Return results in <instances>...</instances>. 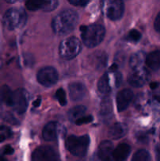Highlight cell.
I'll return each mask as SVG.
<instances>
[{
    "label": "cell",
    "instance_id": "cell-1",
    "mask_svg": "<svg viewBox=\"0 0 160 161\" xmlns=\"http://www.w3.org/2000/svg\"><path fill=\"white\" fill-rule=\"evenodd\" d=\"M78 22V15L75 10L61 11L52 20V28L55 34L65 36L72 32Z\"/></svg>",
    "mask_w": 160,
    "mask_h": 161
},
{
    "label": "cell",
    "instance_id": "cell-2",
    "mask_svg": "<svg viewBox=\"0 0 160 161\" xmlns=\"http://www.w3.org/2000/svg\"><path fill=\"white\" fill-rule=\"evenodd\" d=\"M83 42L89 48L98 46L103 41L105 36V28L101 25L93 24L90 25H82L80 27Z\"/></svg>",
    "mask_w": 160,
    "mask_h": 161
},
{
    "label": "cell",
    "instance_id": "cell-3",
    "mask_svg": "<svg viewBox=\"0 0 160 161\" xmlns=\"http://www.w3.org/2000/svg\"><path fill=\"white\" fill-rule=\"evenodd\" d=\"M27 21V14L21 8H11L5 13L3 24L9 31L18 29L24 26Z\"/></svg>",
    "mask_w": 160,
    "mask_h": 161
},
{
    "label": "cell",
    "instance_id": "cell-4",
    "mask_svg": "<svg viewBox=\"0 0 160 161\" xmlns=\"http://www.w3.org/2000/svg\"><path fill=\"white\" fill-rule=\"evenodd\" d=\"M89 145V138L88 135L75 136L71 135L66 141V148L75 157H83L87 153Z\"/></svg>",
    "mask_w": 160,
    "mask_h": 161
},
{
    "label": "cell",
    "instance_id": "cell-5",
    "mask_svg": "<svg viewBox=\"0 0 160 161\" xmlns=\"http://www.w3.org/2000/svg\"><path fill=\"white\" fill-rule=\"evenodd\" d=\"M82 50V42L76 37H68L60 43L59 54L65 60L75 58Z\"/></svg>",
    "mask_w": 160,
    "mask_h": 161
},
{
    "label": "cell",
    "instance_id": "cell-6",
    "mask_svg": "<svg viewBox=\"0 0 160 161\" xmlns=\"http://www.w3.org/2000/svg\"><path fill=\"white\" fill-rule=\"evenodd\" d=\"M101 9L103 14L110 20H119L124 13L123 0H103Z\"/></svg>",
    "mask_w": 160,
    "mask_h": 161
},
{
    "label": "cell",
    "instance_id": "cell-7",
    "mask_svg": "<svg viewBox=\"0 0 160 161\" xmlns=\"http://www.w3.org/2000/svg\"><path fill=\"white\" fill-rule=\"evenodd\" d=\"M29 97V94L23 88L16 90L15 91H13L11 107L18 114H23L28 108Z\"/></svg>",
    "mask_w": 160,
    "mask_h": 161
},
{
    "label": "cell",
    "instance_id": "cell-8",
    "mask_svg": "<svg viewBox=\"0 0 160 161\" xmlns=\"http://www.w3.org/2000/svg\"><path fill=\"white\" fill-rule=\"evenodd\" d=\"M37 80L42 86L50 87L57 82L58 72L53 67L42 68L38 72Z\"/></svg>",
    "mask_w": 160,
    "mask_h": 161
},
{
    "label": "cell",
    "instance_id": "cell-9",
    "mask_svg": "<svg viewBox=\"0 0 160 161\" xmlns=\"http://www.w3.org/2000/svg\"><path fill=\"white\" fill-rule=\"evenodd\" d=\"M148 71L144 68H137L133 69L128 76V83L133 87H141L144 86L150 77Z\"/></svg>",
    "mask_w": 160,
    "mask_h": 161
},
{
    "label": "cell",
    "instance_id": "cell-10",
    "mask_svg": "<svg viewBox=\"0 0 160 161\" xmlns=\"http://www.w3.org/2000/svg\"><path fill=\"white\" fill-rule=\"evenodd\" d=\"M27 9L31 11L43 10L50 12L57 7L58 0H27Z\"/></svg>",
    "mask_w": 160,
    "mask_h": 161
},
{
    "label": "cell",
    "instance_id": "cell-11",
    "mask_svg": "<svg viewBox=\"0 0 160 161\" xmlns=\"http://www.w3.org/2000/svg\"><path fill=\"white\" fill-rule=\"evenodd\" d=\"M32 161H59V158L53 148L43 146L37 148L34 151Z\"/></svg>",
    "mask_w": 160,
    "mask_h": 161
},
{
    "label": "cell",
    "instance_id": "cell-12",
    "mask_svg": "<svg viewBox=\"0 0 160 161\" xmlns=\"http://www.w3.org/2000/svg\"><path fill=\"white\" fill-rule=\"evenodd\" d=\"M133 97V91L130 89H124L119 91L116 96V105L119 112H122L128 108Z\"/></svg>",
    "mask_w": 160,
    "mask_h": 161
},
{
    "label": "cell",
    "instance_id": "cell-13",
    "mask_svg": "<svg viewBox=\"0 0 160 161\" xmlns=\"http://www.w3.org/2000/svg\"><path fill=\"white\" fill-rule=\"evenodd\" d=\"M69 95L71 99L75 102L81 101L86 96V87L80 82H73L68 86Z\"/></svg>",
    "mask_w": 160,
    "mask_h": 161
},
{
    "label": "cell",
    "instance_id": "cell-14",
    "mask_svg": "<svg viewBox=\"0 0 160 161\" xmlns=\"http://www.w3.org/2000/svg\"><path fill=\"white\" fill-rule=\"evenodd\" d=\"M61 127L56 122L48 123L42 130L43 139L47 142H52L56 140L59 134L62 132L61 131Z\"/></svg>",
    "mask_w": 160,
    "mask_h": 161
},
{
    "label": "cell",
    "instance_id": "cell-15",
    "mask_svg": "<svg viewBox=\"0 0 160 161\" xmlns=\"http://www.w3.org/2000/svg\"><path fill=\"white\" fill-rule=\"evenodd\" d=\"M113 144L110 141H103L98 148V157L100 161L113 160Z\"/></svg>",
    "mask_w": 160,
    "mask_h": 161
},
{
    "label": "cell",
    "instance_id": "cell-16",
    "mask_svg": "<svg viewBox=\"0 0 160 161\" xmlns=\"http://www.w3.org/2000/svg\"><path fill=\"white\" fill-rule=\"evenodd\" d=\"M89 62L97 69H102L106 66L108 61L107 53L104 51H96L89 56Z\"/></svg>",
    "mask_w": 160,
    "mask_h": 161
},
{
    "label": "cell",
    "instance_id": "cell-17",
    "mask_svg": "<svg viewBox=\"0 0 160 161\" xmlns=\"http://www.w3.org/2000/svg\"><path fill=\"white\" fill-rule=\"evenodd\" d=\"M131 149L126 143H121L113 151V160L125 161L130 155Z\"/></svg>",
    "mask_w": 160,
    "mask_h": 161
},
{
    "label": "cell",
    "instance_id": "cell-18",
    "mask_svg": "<svg viewBox=\"0 0 160 161\" xmlns=\"http://www.w3.org/2000/svg\"><path fill=\"white\" fill-rule=\"evenodd\" d=\"M128 130L126 124L122 123H116L111 126L108 130V135L112 139H119L125 136Z\"/></svg>",
    "mask_w": 160,
    "mask_h": 161
},
{
    "label": "cell",
    "instance_id": "cell-19",
    "mask_svg": "<svg viewBox=\"0 0 160 161\" xmlns=\"http://www.w3.org/2000/svg\"><path fill=\"white\" fill-rule=\"evenodd\" d=\"M146 64L152 70H158L160 69V50L152 52L147 56L145 60Z\"/></svg>",
    "mask_w": 160,
    "mask_h": 161
},
{
    "label": "cell",
    "instance_id": "cell-20",
    "mask_svg": "<svg viewBox=\"0 0 160 161\" xmlns=\"http://www.w3.org/2000/svg\"><path fill=\"white\" fill-rule=\"evenodd\" d=\"M97 88L99 91L104 94H108L111 92V79H110L109 73H105L102 75L98 80L97 83Z\"/></svg>",
    "mask_w": 160,
    "mask_h": 161
},
{
    "label": "cell",
    "instance_id": "cell-21",
    "mask_svg": "<svg viewBox=\"0 0 160 161\" xmlns=\"http://www.w3.org/2000/svg\"><path fill=\"white\" fill-rule=\"evenodd\" d=\"M13 95V92L8 86L4 85L0 87V100L7 106L11 107L12 105Z\"/></svg>",
    "mask_w": 160,
    "mask_h": 161
},
{
    "label": "cell",
    "instance_id": "cell-22",
    "mask_svg": "<svg viewBox=\"0 0 160 161\" xmlns=\"http://www.w3.org/2000/svg\"><path fill=\"white\" fill-rule=\"evenodd\" d=\"M86 111V108L85 106H83V105H77V106L73 107V108L69 110V112L67 113V116H68L69 119L71 121L75 122L78 119L84 116Z\"/></svg>",
    "mask_w": 160,
    "mask_h": 161
},
{
    "label": "cell",
    "instance_id": "cell-23",
    "mask_svg": "<svg viewBox=\"0 0 160 161\" xmlns=\"http://www.w3.org/2000/svg\"><path fill=\"white\" fill-rule=\"evenodd\" d=\"M144 60V53L143 52H137L131 56L130 59V66L132 69L141 67Z\"/></svg>",
    "mask_w": 160,
    "mask_h": 161
},
{
    "label": "cell",
    "instance_id": "cell-24",
    "mask_svg": "<svg viewBox=\"0 0 160 161\" xmlns=\"http://www.w3.org/2000/svg\"><path fill=\"white\" fill-rule=\"evenodd\" d=\"M112 112V103L109 97H104L100 103V113L102 116H107Z\"/></svg>",
    "mask_w": 160,
    "mask_h": 161
},
{
    "label": "cell",
    "instance_id": "cell-25",
    "mask_svg": "<svg viewBox=\"0 0 160 161\" xmlns=\"http://www.w3.org/2000/svg\"><path fill=\"white\" fill-rule=\"evenodd\" d=\"M149 153L145 149H139L133 154L131 161H148Z\"/></svg>",
    "mask_w": 160,
    "mask_h": 161
},
{
    "label": "cell",
    "instance_id": "cell-26",
    "mask_svg": "<svg viewBox=\"0 0 160 161\" xmlns=\"http://www.w3.org/2000/svg\"><path fill=\"white\" fill-rule=\"evenodd\" d=\"M55 97H56V99L58 101V102H59L61 105L65 106L67 105V98H66L65 91L62 88H60V89H58L56 91V93H55Z\"/></svg>",
    "mask_w": 160,
    "mask_h": 161
},
{
    "label": "cell",
    "instance_id": "cell-27",
    "mask_svg": "<svg viewBox=\"0 0 160 161\" xmlns=\"http://www.w3.org/2000/svg\"><path fill=\"white\" fill-rule=\"evenodd\" d=\"M12 136V130L6 126H0V142L8 139Z\"/></svg>",
    "mask_w": 160,
    "mask_h": 161
},
{
    "label": "cell",
    "instance_id": "cell-28",
    "mask_svg": "<svg viewBox=\"0 0 160 161\" xmlns=\"http://www.w3.org/2000/svg\"><path fill=\"white\" fill-rule=\"evenodd\" d=\"M141 34L140 31H138L137 30L133 29L131 31H130V32L128 33V36H127V39L131 42H136L141 39Z\"/></svg>",
    "mask_w": 160,
    "mask_h": 161
},
{
    "label": "cell",
    "instance_id": "cell-29",
    "mask_svg": "<svg viewBox=\"0 0 160 161\" xmlns=\"http://www.w3.org/2000/svg\"><path fill=\"white\" fill-rule=\"evenodd\" d=\"M152 108L155 113L160 116V96L158 97H155L152 99Z\"/></svg>",
    "mask_w": 160,
    "mask_h": 161
},
{
    "label": "cell",
    "instance_id": "cell-30",
    "mask_svg": "<svg viewBox=\"0 0 160 161\" xmlns=\"http://www.w3.org/2000/svg\"><path fill=\"white\" fill-rule=\"evenodd\" d=\"M93 119V116H83V117L77 119V120L75 122V124H76V125H83V124L90 123Z\"/></svg>",
    "mask_w": 160,
    "mask_h": 161
},
{
    "label": "cell",
    "instance_id": "cell-31",
    "mask_svg": "<svg viewBox=\"0 0 160 161\" xmlns=\"http://www.w3.org/2000/svg\"><path fill=\"white\" fill-rule=\"evenodd\" d=\"M14 150L10 146H6L0 151V157H4L5 155H11L13 153Z\"/></svg>",
    "mask_w": 160,
    "mask_h": 161
},
{
    "label": "cell",
    "instance_id": "cell-32",
    "mask_svg": "<svg viewBox=\"0 0 160 161\" xmlns=\"http://www.w3.org/2000/svg\"><path fill=\"white\" fill-rule=\"evenodd\" d=\"M71 4L77 6H85L89 2V0H68Z\"/></svg>",
    "mask_w": 160,
    "mask_h": 161
},
{
    "label": "cell",
    "instance_id": "cell-33",
    "mask_svg": "<svg viewBox=\"0 0 160 161\" xmlns=\"http://www.w3.org/2000/svg\"><path fill=\"white\" fill-rule=\"evenodd\" d=\"M154 27L158 32H160V12L158 13L156 18H155V22H154Z\"/></svg>",
    "mask_w": 160,
    "mask_h": 161
},
{
    "label": "cell",
    "instance_id": "cell-34",
    "mask_svg": "<svg viewBox=\"0 0 160 161\" xmlns=\"http://www.w3.org/2000/svg\"><path fill=\"white\" fill-rule=\"evenodd\" d=\"M4 119H6L8 122L11 123V124H17V120H16L15 118L12 116V115H6V116H4Z\"/></svg>",
    "mask_w": 160,
    "mask_h": 161
},
{
    "label": "cell",
    "instance_id": "cell-35",
    "mask_svg": "<svg viewBox=\"0 0 160 161\" xmlns=\"http://www.w3.org/2000/svg\"><path fill=\"white\" fill-rule=\"evenodd\" d=\"M40 104H41V99L40 98L37 99V100L35 101V102H33V105H34L35 107H39V105H40Z\"/></svg>",
    "mask_w": 160,
    "mask_h": 161
},
{
    "label": "cell",
    "instance_id": "cell-36",
    "mask_svg": "<svg viewBox=\"0 0 160 161\" xmlns=\"http://www.w3.org/2000/svg\"><path fill=\"white\" fill-rule=\"evenodd\" d=\"M158 86V83H156V82H153V83H150V87L152 89H155L157 88V86Z\"/></svg>",
    "mask_w": 160,
    "mask_h": 161
},
{
    "label": "cell",
    "instance_id": "cell-37",
    "mask_svg": "<svg viewBox=\"0 0 160 161\" xmlns=\"http://www.w3.org/2000/svg\"><path fill=\"white\" fill-rule=\"evenodd\" d=\"M5 1L8 3H17V2L21 1V0H5Z\"/></svg>",
    "mask_w": 160,
    "mask_h": 161
},
{
    "label": "cell",
    "instance_id": "cell-38",
    "mask_svg": "<svg viewBox=\"0 0 160 161\" xmlns=\"http://www.w3.org/2000/svg\"><path fill=\"white\" fill-rule=\"evenodd\" d=\"M0 161H7L4 158V157H0Z\"/></svg>",
    "mask_w": 160,
    "mask_h": 161
}]
</instances>
